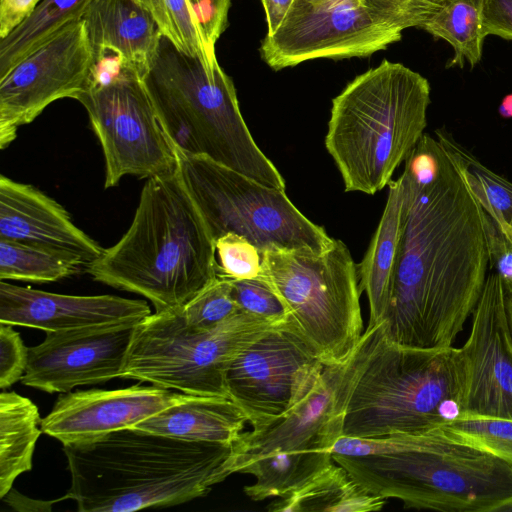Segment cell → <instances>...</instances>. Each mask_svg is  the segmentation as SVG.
I'll return each instance as SVG.
<instances>
[{"label": "cell", "mask_w": 512, "mask_h": 512, "mask_svg": "<svg viewBox=\"0 0 512 512\" xmlns=\"http://www.w3.org/2000/svg\"><path fill=\"white\" fill-rule=\"evenodd\" d=\"M386 499L363 488L341 465L330 463L290 494L271 502V512H370L379 511Z\"/></svg>", "instance_id": "24"}, {"label": "cell", "mask_w": 512, "mask_h": 512, "mask_svg": "<svg viewBox=\"0 0 512 512\" xmlns=\"http://www.w3.org/2000/svg\"><path fill=\"white\" fill-rule=\"evenodd\" d=\"M217 276L231 280L262 276V251L247 238L228 232L215 240Z\"/></svg>", "instance_id": "34"}, {"label": "cell", "mask_w": 512, "mask_h": 512, "mask_svg": "<svg viewBox=\"0 0 512 512\" xmlns=\"http://www.w3.org/2000/svg\"><path fill=\"white\" fill-rule=\"evenodd\" d=\"M13 325L0 323V388L6 389L21 381L29 357V348L24 345Z\"/></svg>", "instance_id": "36"}, {"label": "cell", "mask_w": 512, "mask_h": 512, "mask_svg": "<svg viewBox=\"0 0 512 512\" xmlns=\"http://www.w3.org/2000/svg\"><path fill=\"white\" fill-rule=\"evenodd\" d=\"M233 445L186 441L126 428L64 445L79 512H133L207 495L232 474Z\"/></svg>", "instance_id": "3"}, {"label": "cell", "mask_w": 512, "mask_h": 512, "mask_svg": "<svg viewBox=\"0 0 512 512\" xmlns=\"http://www.w3.org/2000/svg\"><path fill=\"white\" fill-rule=\"evenodd\" d=\"M430 92L421 74L383 60L332 100L325 146L346 192L373 195L389 184L424 135Z\"/></svg>", "instance_id": "5"}, {"label": "cell", "mask_w": 512, "mask_h": 512, "mask_svg": "<svg viewBox=\"0 0 512 512\" xmlns=\"http://www.w3.org/2000/svg\"><path fill=\"white\" fill-rule=\"evenodd\" d=\"M42 419L37 406L16 392L0 394V498L11 490L16 478L32 469Z\"/></svg>", "instance_id": "25"}, {"label": "cell", "mask_w": 512, "mask_h": 512, "mask_svg": "<svg viewBox=\"0 0 512 512\" xmlns=\"http://www.w3.org/2000/svg\"><path fill=\"white\" fill-rule=\"evenodd\" d=\"M0 239L72 255L85 269L104 250L73 223L57 201L32 185L4 175L0 176Z\"/></svg>", "instance_id": "20"}, {"label": "cell", "mask_w": 512, "mask_h": 512, "mask_svg": "<svg viewBox=\"0 0 512 512\" xmlns=\"http://www.w3.org/2000/svg\"><path fill=\"white\" fill-rule=\"evenodd\" d=\"M92 0H42L32 15L0 40V77L69 22L81 19Z\"/></svg>", "instance_id": "28"}, {"label": "cell", "mask_w": 512, "mask_h": 512, "mask_svg": "<svg viewBox=\"0 0 512 512\" xmlns=\"http://www.w3.org/2000/svg\"><path fill=\"white\" fill-rule=\"evenodd\" d=\"M499 512H512V500L499 509Z\"/></svg>", "instance_id": "44"}, {"label": "cell", "mask_w": 512, "mask_h": 512, "mask_svg": "<svg viewBox=\"0 0 512 512\" xmlns=\"http://www.w3.org/2000/svg\"><path fill=\"white\" fill-rule=\"evenodd\" d=\"M506 315L512 338V290H506Z\"/></svg>", "instance_id": "43"}, {"label": "cell", "mask_w": 512, "mask_h": 512, "mask_svg": "<svg viewBox=\"0 0 512 512\" xmlns=\"http://www.w3.org/2000/svg\"><path fill=\"white\" fill-rule=\"evenodd\" d=\"M459 348L422 350L388 341L377 324L346 403L342 435L377 438L444 426L463 415Z\"/></svg>", "instance_id": "7"}, {"label": "cell", "mask_w": 512, "mask_h": 512, "mask_svg": "<svg viewBox=\"0 0 512 512\" xmlns=\"http://www.w3.org/2000/svg\"><path fill=\"white\" fill-rule=\"evenodd\" d=\"M217 265L215 241L176 169L146 180L127 232L86 272L161 312L183 308L217 278Z\"/></svg>", "instance_id": "4"}, {"label": "cell", "mask_w": 512, "mask_h": 512, "mask_svg": "<svg viewBox=\"0 0 512 512\" xmlns=\"http://www.w3.org/2000/svg\"><path fill=\"white\" fill-rule=\"evenodd\" d=\"M470 184L486 214L512 242V183L481 164L468 151Z\"/></svg>", "instance_id": "32"}, {"label": "cell", "mask_w": 512, "mask_h": 512, "mask_svg": "<svg viewBox=\"0 0 512 512\" xmlns=\"http://www.w3.org/2000/svg\"><path fill=\"white\" fill-rule=\"evenodd\" d=\"M82 19L95 56L110 53L143 76L149 72L162 36L137 2L92 0Z\"/></svg>", "instance_id": "21"}, {"label": "cell", "mask_w": 512, "mask_h": 512, "mask_svg": "<svg viewBox=\"0 0 512 512\" xmlns=\"http://www.w3.org/2000/svg\"><path fill=\"white\" fill-rule=\"evenodd\" d=\"M87 111L105 159V188L126 175L151 178L177 169L144 76L116 55L95 56L86 88L76 98Z\"/></svg>", "instance_id": "11"}, {"label": "cell", "mask_w": 512, "mask_h": 512, "mask_svg": "<svg viewBox=\"0 0 512 512\" xmlns=\"http://www.w3.org/2000/svg\"><path fill=\"white\" fill-rule=\"evenodd\" d=\"M240 310L232 295L231 280L217 276L183 308L186 323L197 329H210Z\"/></svg>", "instance_id": "33"}, {"label": "cell", "mask_w": 512, "mask_h": 512, "mask_svg": "<svg viewBox=\"0 0 512 512\" xmlns=\"http://www.w3.org/2000/svg\"><path fill=\"white\" fill-rule=\"evenodd\" d=\"M84 264L76 257L27 243L0 239V280L54 282L76 275Z\"/></svg>", "instance_id": "29"}, {"label": "cell", "mask_w": 512, "mask_h": 512, "mask_svg": "<svg viewBox=\"0 0 512 512\" xmlns=\"http://www.w3.org/2000/svg\"><path fill=\"white\" fill-rule=\"evenodd\" d=\"M188 395L152 384L61 393L51 411L42 418L41 428L63 446L89 442L133 428Z\"/></svg>", "instance_id": "18"}, {"label": "cell", "mask_w": 512, "mask_h": 512, "mask_svg": "<svg viewBox=\"0 0 512 512\" xmlns=\"http://www.w3.org/2000/svg\"><path fill=\"white\" fill-rule=\"evenodd\" d=\"M443 428L452 438L484 450L512 467V420L461 416Z\"/></svg>", "instance_id": "31"}, {"label": "cell", "mask_w": 512, "mask_h": 512, "mask_svg": "<svg viewBox=\"0 0 512 512\" xmlns=\"http://www.w3.org/2000/svg\"><path fill=\"white\" fill-rule=\"evenodd\" d=\"M389 192L382 217L368 250L357 265L359 287L369 303L367 327L381 323L388 305L401 233L403 178L389 182Z\"/></svg>", "instance_id": "23"}, {"label": "cell", "mask_w": 512, "mask_h": 512, "mask_svg": "<svg viewBox=\"0 0 512 512\" xmlns=\"http://www.w3.org/2000/svg\"><path fill=\"white\" fill-rule=\"evenodd\" d=\"M137 323L46 332L43 342L29 348L21 383L47 393H67L121 378Z\"/></svg>", "instance_id": "17"}, {"label": "cell", "mask_w": 512, "mask_h": 512, "mask_svg": "<svg viewBox=\"0 0 512 512\" xmlns=\"http://www.w3.org/2000/svg\"><path fill=\"white\" fill-rule=\"evenodd\" d=\"M150 314L144 300L66 295L0 282V323L13 326L57 332L140 322Z\"/></svg>", "instance_id": "19"}, {"label": "cell", "mask_w": 512, "mask_h": 512, "mask_svg": "<svg viewBox=\"0 0 512 512\" xmlns=\"http://www.w3.org/2000/svg\"><path fill=\"white\" fill-rule=\"evenodd\" d=\"M95 55L83 19L66 24L0 77V148L52 102L86 88Z\"/></svg>", "instance_id": "14"}, {"label": "cell", "mask_w": 512, "mask_h": 512, "mask_svg": "<svg viewBox=\"0 0 512 512\" xmlns=\"http://www.w3.org/2000/svg\"><path fill=\"white\" fill-rule=\"evenodd\" d=\"M459 351L464 370L462 416L512 420V338L505 285L495 271L487 275L470 334Z\"/></svg>", "instance_id": "16"}, {"label": "cell", "mask_w": 512, "mask_h": 512, "mask_svg": "<svg viewBox=\"0 0 512 512\" xmlns=\"http://www.w3.org/2000/svg\"><path fill=\"white\" fill-rule=\"evenodd\" d=\"M390 16L405 28L420 27L425 19L439 6L431 0H374Z\"/></svg>", "instance_id": "38"}, {"label": "cell", "mask_w": 512, "mask_h": 512, "mask_svg": "<svg viewBox=\"0 0 512 512\" xmlns=\"http://www.w3.org/2000/svg\"><path fill=\"white\" fill-rule=\"evenodd\" d=\"M144 81L175 152L209 158L266 186L285 190L276 166L255 143L232 79L219 64L205 68L161 37Z\"/></svg>", "instance_id": "6"}, {"label": "cell", "mask_w": 512, "mask_h": 512, "mask_svg": "<svg viewBox=\"0 0 512 512\" xmlns=\"http://www.w3.org/2000/svg\"><path fill=\"white\" fill-rule=\"evenodd\" d=\"M431 1L439 3L441 0H431Z\"/></svg>", "instance_id": "45"}, {"label": "cell", "mask_w": 512, "mask_h": 512, "mask_svg": "<svg viewBox=\"0 0 512 512\" xmlns=\"http://www.w3.org/2000/svg\"><path fill=\"white\" fill-rule=\"evenodd\" d=\"M482 8L483 0H441L419 27L452 46L447 68H462L465 62L473 68L481 61L486 37Z\"/></svg>", "instance_id": "27"}, {"label": "cell", "mask_w": 512, "mask_h": 512, "mask_svg": "<svg viewBox=\"0 0 512 512\" xmlns=\"http://www.w3.org/2000/svg\"><path fill=\"white\" fill-rule=\"evenodd\" d=\"M436 152L432 180L401 174V233L381 321L388 341L422 350L452 346L490 268L486 213L469 181L467 150L437 130Z\"/></svg>", "instance_id": "1"}, {"label": "cell", "mask_w": 512, "mask_h": 512, "mask_svg": "<svg viewBox=\"0 0 512 512\" xmlns=\"http://www.w3.org/2000/svg\"><path fill=\"white\" fill-rule=\"evenodd\" d=\"M482 12L486 36L512 41V0H483Z\"/></svg>", "instance_id": "39"}, {"label": "cell", "mask_w": 512, "mask_h": 512, "mask_svg": "<svg viewBox=\"0 0 512 512\" xmlns=\"http://www.w3.org/2000/svg\"><path fill=\"white\" fill-rule=\"evenodd\" d=\"M405 29L374 0H293L260 54L276 71L318 58L366 57L399 41Z\"/></svg>", "instance_id": "12"}, {"label": "cell", "mask_w": 512, "mask_h": 512, "mask_svg": "<svg viewBox=\"0 0 512 512\" xmlns=\"http://www.w3.org/2000/svg\"><path fill=\"white\" fill-rule=\"evenodd\" d=\"M324 366L289 320L234 358L226 375L228 395L253 430H261L314 389Z\"/></svg>", "instance_id": "13"}, {"label": "cell", "mask_w": 512, "mask_h": 512, "mask_svg": "<svg viewBox=\"0 0 512 512\" xmlns=\"http://www.w3.org/2000/svg\"><path fill=\"white\" fill-rule=\"evenodd\" d=\"M248 419L230 398L188 395L133 428L195 442L233 445Z\"/></svg>", "instance_id": "22"}, {"label": "cell", "mask_w": 512, "mask_h": 512, "mask_svg": "<svg viewBox=\"0 0 512 512\" xmlns=\"http://www.w3.org/2000/svg\"><path fill=\"white\" fill-rule=\"evenodd\" d=\"M498 111L503 118H512V93L502 99Z\"/></svg>", "instance_id": "42"}, {"label": "cell", "mask_w": 512, "mask_h": 512, "mask_svg": "<svg viewBox=\"0 0 512 512\" xmlns=\"http://www.w3.org/2000/svg\"><path fill=\"white\" fill-rule=\"evenodd\" d=\"M199 20L208 48L215 44L228 26L230 0H189Z\"/></svg>", "instance_id": "37"}, {"label": "cell", "mask_w": 512, "mask_h": 512, "mask_svg": "<svg viewBox=\"0 0 512 512\" xmlns=\"http://www.w3.org/2000/svg\"><path fill=\"white\" fill-rule=\"evenodd\" d=\"M332 458L368 492L405 508L498 512L512 500V467L443 426L377 438L341 435Z\"/></svg>", "instance_id": "2"}, {"label": "cell", "mask_w": 512, "mask_h": 512, "mask_svg": "<svg viewBox=\"0 0 512 512\" xmlns=\"http://www.w3.org/2000/svg\"><path fill=\"white\" fill-rule=\"evenodd\" d=\"M41 2L42 0H0V40L27 20Z\"/></svg>", "instance_id": "40"}, {"label": "cell", "mask_w": 512, "mask_h": 512, "mask_svg": "<svg viewBox=\"0 0 512 512\" xmlns=\"http://www.w3.org/2000/svg\"><path fill=\"white\" fill-rule=\"evenodd\" d=\"M177 170L214 241L233 232L269 248L322 251L332 242L285 190L266 186L209 158L176 152Z\"/></svg>", "instance_id": "10"}, {"label": "cell", "mask_w": 512, "mask_h": 512, "mask_svg": "<svg viewBox=\"0 0 512 512\" xmlns=\"http://www.w3.org/2000/svg\"><path fill=\"white\" fill-rule=\"evenodd\" d=\"M267 22L268 35L274 33L284 19L293 0H261Z\"/></svg>", "instance_id": "41"}, {"label": "cell", "mask_w": 512, "mask_h": 512, "mask_svg": "<svg viewBox=\"0 0 512 512\" xmlns=\"http://www.w3.org/2000/svg\"><path fill=\"white\" fill-rule=\"evenodd\" d=\"M332 462L330 451H278L254 460L239 473L255 478L254 483L244 486L245 494L253 501H263L290 494Z\"/></svg>", "instance_id": "26"}, {"label": "cell", "mask_w": 512, "mask_h": 512, "mask_svg": "<svg viewBox=\"0 0 512 512\" xmlns=\"http://www.w3.org/2000/svg\"><path fill=\"white\" fill-rule=\"evenodd\" d=\"M279 326L239 311L213 328L197 329L186 323L182 308L151 313L134 327L121 378L229 398L226 375L234 358Z\"/></svg>", "instance_id": "9"}, {"label": "cell", "mask_w": 512, "mask_h": 512, "mask_svg": "<svg viewBox=\"0 0 512 512\" xmlns=\"http://www.w3.org/2000/svg\"><path fill=\"white\" fill-rule=\"evenodd\" d=\"M376 327H367L346 361L325 365L314 389L297 405L265 428L240 435L233 444L232 473H239L254 460L278 451L318 449L332 452L342 435L346 403Z\"/></svg>", "instance_id": "15"}, {"label": "cell", "mask_w": 512, "mask_h": 512, "mask_svg": "<svg viewBox=\"0 0 512 512\" xmlns=\"http://www.w3.org/2000/svg\"><path fill=\"white\" fill-rule=\"evenodd\" d=\"M282 298L290 322L325 364L346 361L364 332L359 278L348 247L338 239L322 251L269 248L262 276Z\"/></svg>", "instance_id": "8"}, {"label": "cell", "mask_w": 512, "mask_h": 512, "mask_svg": "<svg viewBox=\"0 0 512 512\" xmlns=\"http://www.w3.org/2000/svg\"><path fill=\"white\" fill-rule=\"evenodd\" d=\"M154 19L162 37L180 52L198 57L205 68L218 63L215 52L206 43L197 15L189 0H134Z\"/></svg>", "instance_id": "30"}, {"label": "cell", "mask_w": 512, "mask_h": 512, "mask_svg": "<svg viewBox=\"0 0 512 512\" xmlns=\"http://www.w3.org/2000/svg\"><path fill=\"white\" fill-rule=\"evenodd\" d=\"M231 285L233 298L240 311L275 325H284L289 322L290 312L286 304L262 277L231 280Z\"/></svg>", "instance_id": "35"}]
</instances>
